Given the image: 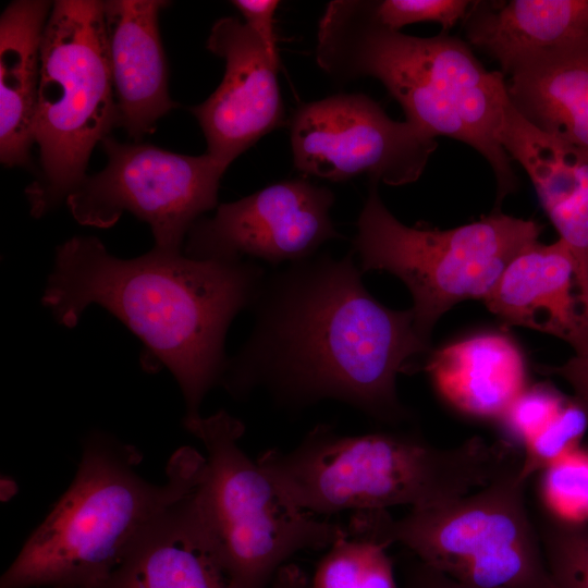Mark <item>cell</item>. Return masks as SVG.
Masks as SVG:
<instances>
[{"label":"cell","instance_id":"30bf717a","mask_svg":"<svg viewBox=\"0 0 588 588\" xmlns=\"http://www.w3.org/2000/svg\"><path fill=\"white\" fill-rule=\"evenodd\" d=\"M101 146L106 167L86 175L65 199L73 218L107 229L127 211L150 226L154 247L182 252L192 226L217 206L226 168L207 152L187 156L110 136Z\"/></svg>","mask_w":588,"mask_h":588},{"label":"cell","instance_id":"83f0119b","mask_svg":"<svg viewBox=\"0 0 588 588\" xmlns=\"http://www.w3.org/2000/svg\"><path fill=\"white\" fill-rule=\"evenodd\" d=\"M231 3L242 14L244 23L262 41L270 59L279 65L275 12L280 2L277 0H234Z\"/></svg>","mask_w":588,"mask_h":588},{"label":"cell","instance_id":"484cf974","mask_svg":"<svg viewBox=\"0 0 588 588\" xmlns=\"http://www.w3.org/2000/svg\"><path fill=\"white\" fill-rule=\"evenodd\" d=\"M471 3L467 0H381L371 1V7L377 20L390 29L400 30L409 24L433 22L448 33L466 17Z\"/></svg>","mask_w":588,"mask_h":588},{"label":"cell","instance_id":"e0dca14e","mask_svg":"<svg viewBox=\"0 0 588 588\" xmlns=\"http://www.w3.org/2000/svg\"><path fill=\"white\" fill-rule=\"evenodd\" d=\"M505 75L518 113L540 131L588 151V35L525 54Z\"/></svg>","mask_w":588,"mask_h":588},{"label":"cell","instance_id":"9a60e30c","mask_svg":"<svg viewBox=\"0 0 588 588\" xmlns=\"http://www.w3.org/2000/svg\"><path fill=\"white\" fill-rule=\"evenodd\" d=\"M501 143L530 177L560 240L571 249L579 287L588 265V151L540 131L511 102Z\"/></svg>","mask_w":588,"mask_h":588},{"label":"cell","instance_id":"603a6c76","mask_svg":"<svg viewBox=\"0 0 588 588\" xmlns=\"http://www.w3.org/2000/svg\"><path fill=\"white\" fill-rule=\"evenodd\" d=\"M555 588H588V526L543 513L536 523Z\"/></svg>","mask_w":588,"mask_h":588},{"label":"cell","instance_id":"3957f363","mask_svg":"<svg viewBox=\"0 0 588 588\" xmlns=\"http://www.w3.org/2000/svg\"><path fill=\"white\" fill-rule=\"evenodd\" d=\"M316 60L338 83L370 76L400 103L406 121L433 138L460 140L491 167L498 206L519 180L501 143L510 103L501 71L448 33L416 37L383 26L371 1H330L318 22Z\"/></svg>","mask_w":588,"mask_h":588},{"label":"cell","instance_id":"7c38bea8","mask_svg":"<svg viewBox=\"0 0 588 588\" xmlns=\"http://www.w3.org/2000/svg\"><path fill=\"white\" fill-rule=\"evenodd\" d=\"M334 194L306 180H286L233 203L189 230L184 254L200 260H262L273 268L315 256L343 236L330 217Z\"/></svg>","mask_w":588,"mask_h":588},{"label":"cell","instance_id":"1f68e13d","mask_svg":"<svg viewBox=\"0 0 588 588\" xmlns=\"http://www.w3.org/2000/svg\"><path fill=\"white\" fill-rule=\"evenodd\" d=\"M578 303L581 305V314L588 320V265L586 268L585 279L581 286L578 289Z\"/></svg>","mask_w":588,"mask_h":588},{"label":"cell","instance_id":"ac0fdd59","mask_svg":"<svg viewBox=\"0 0 588 588\" xmlns=\"http://www.w3.org/2000/svg\"><path fill=\"white\" fill-rule=\"evenodd\" d=\"M575 268L562 240L550 245L538 241L511 260L483 302L507 324L568 342L588 324L572 292Z\"/></svg>","mask_w":588,"mask_h":588},{"label":"cell","instance_id":"52a82bcc","mask_svg":"<svg viewBox=\"0 0 588 588\" xmlns=\"http://www.w3.org/2000/svg\"><path fill=\"white\" fill-rule=\"evenodd\" d=\"M205 446L194 501L229 588H270L295 553L329 548L347 528L291 503L238 445L244 424L224 409L184 419Z\"/></svg>","mask_w":588,"mask_h":588},{"label":"cell","instance_id":"d6986e66","mask_svg":"<svg viewBox=\"0 0 588 588\" xmlns=\"http://www.w3.org/2000/svg\"><path fill=\"white\" fill-rule=\"evenodd\" d=\"M52 3L16 0L0 17V160L25 166L35 143L41 44Z\"/></svg>","mask_w":588,"mask_h":588},{"label":"cell","instance_id":"7a4b0ae2","mask_svg":"<svg viewBox=\"0 0 588 588\" xmlns=\"http://www.w3.org/2000/svg\"><path fill=\"white\" fill-rule=\"evenodd\" d=\"M266 273L250 259L200 260L156 247L122 259L95 236H74L57 247L42 303L66 328L75 327L89 305L118 317L143 342V366L167 367L174 376L185 400L184 419H192L221 382L226 331L250 308Z\"/></svg>","mask_w":588,"mask_h":588},{"label":"cell","instance_id":"5bb4252c","mask_svg":"<svg viewBox=\"0 0 588 588\" xmlns=\"http://www.w3.org/2000/svg\"><path fill=\"white\" fill-rule=\"evenodd\" d=\"M163 0L103 1L106 40L118 111V126L136 140L177 105L170 98L159 34Z\"/></svg>","mask_w":588,"mask_h":588},{"label":"cell","instance_id":"277c9868","mask_svg":"<svg viewBox=\"0 0 588 588\" xmlns=\"http://www.w3.org/2000/svg\"><path fill=\"white\" fill-rule=\"evenodd\" d=\"M522 458L503 440L473 437L442 449L415 434L347 436L320 424L293 450H267L256 461L295 506L334 514L444 503L487 486Z\"/></svg>","mask_w":588,"mask_h":588},{"label":"cell","instance_id":"f1b7e54d","mask_svg":"<svg viewBox=\"0 0 588 588\" xmlns=\"http://www.w3.org/2000/svg\"><path fill=\"white\" fill-rule=\"evenodd\" d=\"M568 344L574 351L573 356L560 366L544 368V372L564 379L573 389L576 402L588 409V327Z\"/></svg>","mask_w":588,"mask_h":588},{"label":"cell","instance_id":"4316f807","mask_svg":"<svg viewBox=\"0 0 588 588\" xmlns=\"http://www.w3.org/2000/svg\"><path fill=\"white\" fill-rule=\"evenodd\" d=\"M563 405L562 400L548 389H525L503 417L525 443L538 433Z\"/></svg>","mask_w":588,"mask_h":588},{"label":"cell","instance_id":"d4e9b609","mask_svg":"<svg viewBox=\"0 0 588 588\" xmlns=\"http://www.w3.org/2000/svg\"><path fill=\"white\" fill-rule=\"evenodd\" d=\"M588 425V409L579 403L564 404L555 416L532 438L526 441L523 475L546 469L552 462L575 449Z\"/></svg>","mask_w":588,"mask_h":588},{"label":"cell","instance_id":"ba28073f","mask_svg":"<svg viewBox=\"0 0 588 588\" xmlns=\"http://www.w3.org/2000/svg\"><path fill=\"white\" fill-rule=\"evenodd\" d=\"M118 126L103 1H53L41 44L35 120L37 179L25 189L40 218L87 175L93 149Z\"/></svg>","mask_w":588,"mask_h":588},{"label":"cell","instance_id":"6da1fadb","mask_svg":"<svg viewBox=\"0 0 588 588\" xmlns=\"http://www.w3.org/2000/svg\"><path fill=\"white\" fill-rule=\"evenodd\" d=\"M362 274L352 249L267 272L249 308L253 331L228 359L220 384L235 397L264 389L291 409L335 400L379 421L406 420L396 376L429 343L415 330L412 309L381 304Z\"/></svg>","mask_w":588,"mask_h":588},{"label":"cell","instance_id":"8fae6325","mask_svg":"<svg viewBox=\"0 0 588 588\" xmlns=\"http://www.w3.org/2000/svg\"><path fill=\"white\" fill-rule=\"evenodd\" d=\"M294 167L306 175L401 186L416 182L438 147L408 121L391 119L364 94H336L303 103L290 124Z\"/></svg>","mask_w":588,"mask_h":588},{"label":"cell","instance_id":"5b68a950","mask_svg":"<svg viewBox=\"0 0 588 588\" xmlns=\"http://www.w3.org/2000/svg\"><path fill=\"white\" fill-rule=\"evenodd\" d=\"M140 461L134 446L91 434L73 482L4 572L0 588H87L102 579L196 487L205 456L187 446L176 451L161 486L138 475Z\"/></svg>","mask_w":588,"mask_h":588},{"label":"cell","instance_id":"7402d4cb","mask_svg":"<svg viewBox=\"0 0 588 588\" xmlns=\"http://www.w3.org/2000/svg\"><path fill=\"white\" fill-rule=\"evenodd\" d=\"M388 547L367 539H338L319 562L310 588H396Z\"/></svg>","mask_w":588,"mask_h":588},{"label":"cell","instance_id":"4fadbf2b","mask_svg":"<svg viewBox=\"0 0 588 588\" xmlns=\"http://www.w3.org/2000/svg\"><path fill=\"white\" fill-rule=\"evenodd\" d=\"M207 49L224 60L218 88L191 112L207 142V154L228 167L262 136L284 123L277 65L259 37L242 21L215 22Z\"/></svg>","mask_w":588,"mask_h":588},{"label":"cell","instance_id":"44dd1931","mask_svg":"<svg viewBox=\"0 0 588 588\" xmlns=\"http://www.w3.org/2000/svg\"><path fill=\"white\" fill-rule=\"evenodd\" d=\"M467 42L505 76L520 57L588 35V0L475 2L465 17Z\"/></svg>","mask_w":588,"mask_h":588},{"label":"cell","instance_id":"8992f818","mask_svg":"<svg viewBox=\"0 0 588 588\" xmlns=\"http://www.w3.org/2000/svg\"><path fill=\"white\" fill-rule=\"evenodd\" d=\"M523 462L487 486L401 518L387 510L355 512L354 538L399 542L465 588H555L526 504Z\"/></svg>","mask_w":588,"mask_h":588},{"label":"cell","instance_id":"f546056e","mask_svg":"<svg viewBox=\"0 0 588 588\" xmlns=\"http://www.w3.org/2000/svg\"><path fill=\"white\" fill-rule=\"evenodd\" d=\"M404 588H465L419 560L407 569Z\"/></svg>","mask_w":588,"mask_h":588},{"label":"cell","instance_id":"2e32d148","mask_svg":"<svg viewBox=\"0 0 588 588\" xmlns=\"http://www.w3.org/2000/svg\"><path fill=\"white\" fill-rule=\"evenodd\" d=\"M195 488L162 513L110 573L87 588H229L196 507Z\"/></svg>","mask_w":588,"mask_h":588},{"label":"cell","instance_id":"cb8c5ba5","mask_svg":"<svg viewBox=\"0 0 588 588\" xmlns=\"http://www.w3.org/2000/svg\"><path fill=\"white\" fill-rule=\"evenodd\" d=\"M542 492L553 515L573 523L588 519V454L573 449L552 462Z\"/></svg>","mask_w":588,"mask_h":588},{"label":"cell","instance_id":"ffe728a7","mask_svg":"<svg viewBox=\"0 0 588 588\" xmlns=\"http://www.w3.org/2000/svg\"><path fill=\"white\" fill-rule=\"evenodd\" d=\"M425 369L442 396L477 416L503 417L525 390L523 355L501 334H477L443 346Z\"/></svg>","mask_w":588,"mask_h":588},{"label":"cell","instance_id":"9c48e42d","mask_svg":"<svg viewBox=\"0 0 588 588\" xmlns=\"http://www.w3.org/2000/svg\"><path fill=\"white\" fill-rule=\"evenodd\" d=\"M378 184L369 183L352 250L363 272L387 271L407 286L414 328L427 343L443 314L468 298L483 301L511 260L541 233L536 221L499 210L449 230L407 226L384 206Z\"/></svg>","mask_w":588,"mask_h":588},{"label":"cell","instance_id":"4dcf8cb0","mask_svg":"<svg viewBox=\"0 0 588 588\" xmlns=\"http://www.w3.org/2000/svg\"><path fill=\"white\" fill-rule=\"evenodd\" d=\"M270 588H310V583L298 566L285 564L275 574Z\"/></svg>","mask_w":588,"mask_h":588}]
</instances>
